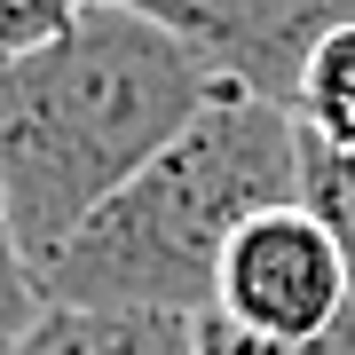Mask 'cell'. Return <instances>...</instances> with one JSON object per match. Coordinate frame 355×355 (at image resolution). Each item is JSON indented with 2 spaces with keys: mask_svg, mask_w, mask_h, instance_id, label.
<instances>
[{
  "mask_svg": "<svg viewBox=\"0 0 355 355\" xmlns=\"http://www.w3.org/2000/svg\"><path fill=\"white\" fill-rule=\"evenodd\" d=\"M221 95L182 40L111 0L0 55V221L32 277Z\"/></svg>",
  "mask_w": 355,
  "mask_h": 355,
  "instance_id": "obj_1",
  "label": "cell"
},
{
  "mask_svg": "<svg viewBox=\"0 0 355 355\" xmlns=\"http://www.w3.org/2000/svg\"><path fill=\"white\" fill-rule=\"evenodd\" d=\"M300 198V119L253 95L198 111L103 214L48 261V308L198 324L221 253L253 214Z\"/></svg>",
  "mask_w": 355,
  "mask_h": 355,
  "instance_id": "obj_2",
  "label": "cell"
},
{
  "mask_svg": "<svg viewBox=\"0 0 355 355\" xmlns=\"http://www.w3.org/2000/svg\"><path fill=\"white\" fill-rule=\"evenodd\" d=\"M347 308H355V277H347L340 237L292 198L229 237L205 316H229L237 331H261V340H316Z\"/></svg>",
  "mask_w": 355,
  "mask_h": 355,
  "instance_id": "obj_3",
  "label": "cell"
},
{
  "mask_svg": "<svg viewBox=\"0 0 355 355\" xmlns=\"http://www.w3.org/2000/svg\"><path fill=\"white\" fill-rule=\"evenodd\" d=\"M111 8H135L142 24L182 40L229 95L277 103V111H292L308 55L340 24H355V0H111Z\"/></svg>",
  "mask_w": 355,
  "mask_h": 355,
  "instance_id": "obj_4",
  "label": "cell"
},
{
  "mask_svg": "<svg viewBox=\"0 0 355 355\" xmlns=\"http://www.w3.org/2000/svg\"><path fill=\"white\" fill-rule=\"evenodd\" d=\"M8 355H198V324L166 316H87V308H48Z\"/></svg>",
  "mask_w": 355,
  "mask_h": 355,
  "instance_id": "obj_5",
  "label": "cell"
},
{
  "mask_svg": "<svg viewBox=\"0 0 355 355\" xmlns=\"http://www.w3.org/2000/svg\"><path fill=\"white\" fill-rule=\"evenodd\" d=\"M292 119H300V135L331 142V150H355V24H340L316 55H308Z\"/></svg>",
  "mask_w": 355,
  "mask_h": 355,
  "instance_id": "obj_6",
  "label": "cell"
},
{
  "mask_svg": "<svg viewBox=\"0 0 355 355\" xmlns=\"http://www.w3.org/2000/svg\"><path fill=\"white\" fill-rule=\"evenodd\" d=\"M300 205L340 237L347 277H355V150H331V142L300 135Z\"/></svg>",
  "mask_w": 355,
  "mask_h": 355,
  "instance_id": "obj_7",
  "label": "cell"
},
{
  "mask_svg": "<svg viewBox=\"0 0 355 355\" xmlns=\"http://www.w3.org/2000/svg\"><path fill=\"white\" fill-rule=\"evenodd\" d=\"M198 355H355V308L316 340H261V331H237L229 316H198Z\"/></svg>",
  "mask_w": 355,
  "mask_h": 355,
  "instance_id": "obj_8",
  "label": "cell"
},
{
  "mask_svg": "<svg viewBox=\"0 0 355 355\" xmlns=\"http://www.w3.org/2000/svg\"><path fill=\"white\" fill-rule=\"evenodd\" d=\"M48 316V292H40V277H32V261L16 253V237H8V221H0V355H8L24 331Z\"/></svg>",
  "mask_w": 355,
  "mask_h": 355,
  "instance_id": "obj_9",
  "label": "cell"
},
{
  "mask_svg": "<svg viewBox=\"0 0 355 355\" xmlns=\"http://www.w3.org/2000/svg\"><path fill=\"white\" fill-rule=\"evenodd\" d=\"M79 8H87V0H0V55H16V48H32V40L64 32Z\"/></svg>",
  "mask_w": 355,
  "mask_h": 355,
  "instance_id": "obj_10",
  "label": "cell"
}]
</instances>
